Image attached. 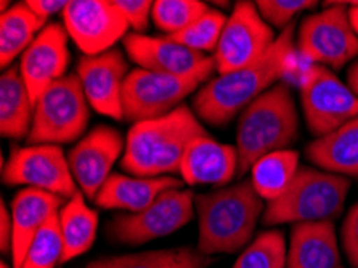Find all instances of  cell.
<instances>
[{
  "label": "cell",
  "mask_w": 358,
  "mask_h": 268,
  "mask_svg": "<svg viewBox=\"0 0 358 268\" xmlns=\"http://www.w3.org/2000/svg\"><path fill=\"white\" fill-rule=\"evenodd\" d=\"M294 23L280 32L272 48L246 68L208 82L193 98L194 113L210 125L229 124L238 113L281 80L294 58Z\"/></svg>",
  "instance_id": "obj_1"
},
{
  "label": "cell",
  "mask_w": 358,
  "mask_h": 268,
  "mask_svg": "<svg viewBox=\"0 0 358 268\" xmlns=\"http://www.w3.org/2000/svg\"><path fill=\"white\" fill-rule=\"evenodd\" d=\"M208 135L192 109L180 105L166 116L132 125L121 167L134 177L143 178L180 174L189 143Z\"/></svg>",
  "instance_id": "obj_2"
},
{
  "label": "cell",
  "mask_w": 358,
  "mask_h": 268,
  "mask_svg": "<svg viewBox=\"0 0 358 268\" xmlns=\"http://www.w3.org/2000/svg\"><path fill=\"white\" fill-rule=\"evenodd\" d=\"M199 220L198 251L204 255L235 254L252 239L264 199L251 180L194 198Z\"/></svg>",
  "instance_id": "obj_3"
},
{
  "label": "cell",
  "mask_w": 358,
  "mask_h": 268,
  "mask_svg": "<svg viewBox=\"0 0 358 268\" xmlns=\"http://www.w3.org/2000/svg\"><path fill=\"white\" fill-rule=\"evenodd\" d=\"M297 136L299 118L291 87L278 82L241 113L236 127L238 175L251 171L254 164L268 153L287 150Z\"/></svg>",
  "instance_id": "obj_4"
},
{
  "label": "cell",
  "mask_w": 358,
  "mask_h": 268,
  "mask_svg": "<svg viewBox=\"0 0 358 268\" xmlns=\"http://www.w3.org/2000/svg\"><path fill=\"white\" fill-rule=\"evenodd\" d=\"M350 180L312 167H299L291 187L281 198L268 202L264 211L265 225L327 222L344 209Z\"/></svg>",
  "instance_id": "obj_5"
},
{
  "label": "cell",
  "mask_w": 358,
  "mask_h": 268,
  "mask_svg": "<svg viewBox=\"0 0 358 268\" xmlns=\"http://www.w3.org/2000/svg\"><path fill=\"white\" fill-rule=\"evenodd\" d=\"M78 74L57 80L34 105L29 145H64L83 136L90 119L89 105Z\"/></svg>",
  "instance_id": "obj_6"
},
{
  "label": "cell",
  "mask_w": 358,
  "mask_h": 268,
  "mask_svg": "<svg viewBox=\"0 0 358 268\" xmlns=\"http://www.w3.org/2000/svg\"><path fill=\"white\" fill-rule=\"evenodd\" d=\"M210 74V71H204L187 78H178L142 68L132 69L122 89L124 119L138 124L166 116L180 106L182 101L192 95Z\"/></svg>",
  "instance_id": "obj_7"
},
{
  "label": "cell",
  "mask_w": 358,
  "mask_h": 268,
  "mask_svg": "<svg viewBox=\"0 0 358 268\" xmlns=\"http://www.w3.org/2000/svg\"><path fill=\"white\" fill-rule=\"evenodd\" d=\"M327 5L320 13L303 16L297 32V50L320 66L341 69L358 57V36L350 26L345 2Z\"/></svg>",
  "instance_id": "obj_8"
},
{
  "label": "cell",
  "mask_w": 358,
  "mask_h": 268,
  "mask_svg": "<svg viewBox=\"0 0 358 268\" xmlns=\"http://www.w3.org/2000/svg\"><path fill=\"white\" fill-rule=\"evenodd\" d=\"M301 103L307 127L317 139L358 118V97L333 71L312 64L301 79Z\"/></svg>",
  "instance_id": "obj_9"
},
{
  "label": "cell",
  "mask_w": 358,
  "mask_h": 268,
  "mask_svg": "<svg viewBox=\"0 0 358 268\" xmlns=\"http://www.w3.org/2000/svg\"><path fill=\"white\" fill-rule=\"evenodd\" d=\"M194 195L192 190L172 188L158 196L153 204L138 214H119L108 225V234L117 243L145 244L167 237L194 216Z\"/></svg>",
  "instance_id": "obj_10"
},
{
  "label": "cell",
  "mask_w": 358,
  "mask_h": 268,
  "mask_svg": "<svg viewBox=\"0 0 358 268\" xmlns=\"http://www.w3.org/2000/svg\"><path fill=\"white\" fill-rule=\"evenodd\" d=\"M275 41L272 26L260 16L256 2H236L215 48L217 73L224 76L256 63L272 48Z\"/></svg>",
  "instance_id": "obj_11"
},
{
  "label": "cell",
  "mask_w": 358,
  "mask_h": 268,
  "mask_svg": "<svg viewBox=\"0 0 358 268\" xmlns=\"http://www.w3.org/2000/svg\"><path fill=\"white\" fill-rule=\"evenodd\" d=\"M5 185H26L47 193L71 199L78 193L69 162L58 145H31L12 148L2 166Z\"/></svg>",
  "instance_id": "obj_12"
},
{
  "label": "cell",
  "mask_w": 358,
  "mask_h": 268,
  "mask_svg": "<svg viewBox=\"0 0 358 268\" xmlns=\"http://www.w3.org/2000/svg\"><path fill=\"white\" fill-rule=\"evenodd\" d=\"M68 34L87 57L111 50L127 36L129 23L115 3L106 0H73L63 12Z\"/></svg>",
  "instance_id": "obj_13"
},
{
  "label": "cell",
  "mask_w": 358,
  "mask_h": 268,
  "mask_svg": "<svg viewBox=\"0 0 358 268\" xmlns=\"http://www.w3.org/2000/svg\"><path fill=\"white\" fill-rule=\"evenodd\" d=\"M122 150L121 132L108 125H99L90 130L71 148L68 162L84 196L95 201L103 185L111 177V169Z\"/></svg>",
  "instance_id": "obj_14"
},
{
  "label": "cell",
  "mask_w": 358,
  "mask_h": 268,
  "mask_svg": "<svg viewBox=\"0 0 358 268\" xmlns=\"http://www.w3.org/2000/svg\"><path fill=\"white\" fill-rule=\"evenodd\" d=\"M124 48L138 68L153 73L187 78L204 71H215L214 57L192 50L169 36L151 37L132 32L124 37Z\"/></svg>",
  "instance_id": "obj_15"
},
{
  "label": "cell",
  "mask_w": 358,
  "mask_h": 268,
  "mask_svg": "<svg viewBox=\"0 0 358 268\" xmlns=\"http://www.w3.org/2000/svg\"><path fill=\"white\" fill-rule=\"evenodd\" d=\"M129 73L126 58L116 48L94 57L84 55L76 71L89 105L96 113L116 121L124 119L122 89Z\"/></svg>",
  "instance_id": "obj_16"
},
{
  "label": "cell",
  "mask_w": 358,
  "mask_h": 268,
  "mask_svg": "<svg viewBox=\"0 0 358 268\" xmlns=\"http://www.w3.org/2000/svg\"><path fill=\"white\" fill-rule=\"evenodd\" d=\"M68 31L59 23L47 24L23 53L20 62L21 76L28 87L32 105L64 78L69 66Z\"/></svg>",
  "instance_id": "obj_17"
},
{
  "label": "cell",
  "mask_w": 358,
  "mask_h": 268,
  "mask_svg": "<svg viewBox=\"0 0 358 268\" xmlns=\"http://www.w3.org/2000/svg\"><path fill=\"white\" fill-rule=\"evenodd\" d=\"M64 198L37 188H23L12 201V268L23 267L28 249L41 228L57 216L64 206Z\"/></svg>",
  "instance_id": "obj_18"
},
{
  "label": "cell",
  "mask_w": 358,
  "mask_h": 268,
  "mask_svg": "<svg viewBox=\"0 0 358 268\" xmlns=\"http://www.w3.org/2000/svg\"><path fill=\"white\" fill-rule=\"evenodd\" d=\"M238 166L236 146L219 143L208 135L189 143L180 175L188 185H227L238 174Z\"/></svg>",
  "instance_id": "obj_19"
},
{
  "label": "cell",
  "mask_w": 358,
  "mask_h": 268,
  "mask_svg": "<svg viewBox=\"0 0 358 268\" xmlns=\"http://www.w3.org/2000/svg\"><path fill=\"white\" fill-rule=\"evenodd\" d=\"M339 262L333 222L296 223L292 227L286 268H339Z\"/></svg>",
  "instance_id": "obj_20"
},
{
  "label": "cell",
  "mask_w": 358,
  "mask_h": 268,
  "mask_svg": "<svg viewBox=\"0 0 358 268\" xmlns=\"http://www.w3.org/2000/svg\"><path fill=\"white\" fill-rule=\"evenodd\" d=\"M172 188H182L180 180L173 177L143 178L111 174L94 202L101 209H117L138 214L153 204L161 193Z\"/></svg>",
  "instance_id": "obj_21"
},
{
  "label": "cell",
  "mask_w": 358,
  "mask_h": 268,
  "mask_svg": "<svg viewBox=\"0 0 358 268\" xmlns=\"http://www.w3.org/2000/svg\"><path fill=\"white\" fill-rule=\"evenodd\" d=\"M308 161L322 171L358 177V118L307 146Z\"/></svg>",
  "instance_id": "obj_22"
},
{
  "label": "cell",
  "mask_w": 358,
  "mask_h": 268,
  "mask_svg": "<svg viewBox=\"0 0 358 268\" xmlns=\"http://www.w3.org/2000/svg\"><path fill=\"white\" fill-rule=\"evenodd\" d=\"M34 105L20 68L10 66L0 78V132L5 139H28Z\"/></svg>",
  "instance_id": "obj_23"
},
{
  "label": "cell",
  "mask_w": 358,
  "mask_h": 268,
  "mask_svg": "<svg viewBox=\"0 0 358 268\" xmlns=\"http://www.w3.org/2000/svg\"><path fill=\"white\" fill-rule=\"evenodd\" d=\"M58 222L64 248L62 264H66L92 248L99 230V214L87 206L83 191H78L59 209Z\"/></svg>",
  "instance_id": "obj_24"
},
{
  "label": "cell",
  "mask_w": 358,
  "mask_h": 268,
  "mask_svg": "<svg viewBox=\"0 0 358 268\" xmlns=\"http://www.w3.org/2000/svg\"><path fill=\"white\" fill-rule=\"evenodd\" d=\"M45 26L47 21L32 12L26 2L16 3L2 13L0 16V64L3 71L12 66L16 57L28 50V47Z\"/></svg>",
  "instance_id": "obj_25"
},
{
  "label": "cell",
  "mask_w": 358,
  "mask_h": 268,
  "mask_svg": "<svg viewBox=\"0 0 358 268\" xmlns=\"http://www.w3.org/2000/svg\"><path fill=\"white\" fill-rule=\"evenodd\" d=\"M214 259L192 248H172L162 251L103 257L84 268H209Z\"/></svg>",
  "instance_id": "obj_26"
},
{
  "label": "cell",
  "mask_w": 358,
  "mask_h": 268,
  "mask_svg": "<svg viewBox=\"0 0 358 268\" xmlns=\"http://www.w3.org/2000/svg\"><path fill=\"white\" fill-rule=\"evenodd\" d=\"M299 167V153L294 150L268 153L252 166L251 182L260 198L272 202L286 193Z\"/></svg>",
  "instance_id": "obj_27"
},
{
  "label": "cell",
  "mask_w": 358,
  "mask_h": 268,
  "mask_svg": "<svg viewBox=\"0 0 358 268\" xmlns=\"http://www.w3.org/2000/svg\"><path fill=\"white\" fill-rule=\"evenodd\" d=\"M287 249L280 230L260 233L238 257L233 268H286Z\"/></svg>",
  "instance_id": "obj_28"
},
{
  "label": "cell",
  "mask_w": 358,
  "mask_h": 268,
  "mask_svg": "<svg viewBox=\"0 0 358 268\" xmlns=\"http://www.w3.org/2000/svg\"><path fill=\"white\" fill-rule=\"evenodd\" d=\"M206 12H209L208 3L199 0H158L151 16L161 31L173 36L192 26Z\"/></svg>",
  "instance_id": "obj_29"
},
{
  "label": "cell",
  "mask_w": 358,
  "mask_h": 268,
  "mask_svg": "<svg viewBox=\"0 0 358 268\" xmlns=\"http://www.w3.org/2000/svg\"><path fill=\"white\" fill-rule=\"evenodd\" d=\"M63 238L58 214L53 216L36 234L21 268H55L63 260Z\"/></svg>",
  "instance_id": "obj_30"
},
{
  "label": "cell",
  "mask_w": 358,
  "mask_h": 268,
  "mask_svg": "<svg viewBox=\"0 0 358 268\" xmlns=\"http://www.w3.org/2000/svg\"><path fill=\"white\" fill-rule=\"evenodd\" d=\"M227 20L229 18L222 12L209 8V12H206L192 26L169 37L182 43V45L201 53L215 50L217 45H219L222 32H224Z\"/></svg>",
  "instance_id": "obj_31"
},
{
  "label": "cell",
  "mask_w": 358,
  "mask_h": 268,
  "mask_svg": "<svg viewBox=\"0 0 358 268\" xmlns=\"http://www.w3.org/2000/svg\"><path fill=\"white\" fill-rule=\"evenodd\" d=\"M257 10L262 18L275 27L286 29L294 23V16L303 10L317 7L315 0H257Z\"/></svg>",
  "instance_id": "obj_32"
},
{
  "label": "cell",
  "mask_w": 358,
  "mask_h": 268,
  "mask_svg": "<svg viewBox=\"0 0 358 268\" xmlns=\"http://www.w3.org/2000/svg\"><path fill=\"white\" fill-rule=\"evenodd\" d=\"M113 3L121 10L129 26L134 31H137V34H142L143 31H146L155 2H150V0H115Z\"/></svg>",
  "instance_id": "obj_33"
},
{
  "label": "cell",
  "mask_w": 358,
  "mask_h": 268,
  "mask_svg": "<svg viewBox=\"0 0 358 268\" xmlns=\"http://www.w3.org/2000/svg\"><path fill=\"white\" fill-rule=\"evenodd\" d=\"M341 241L352 268H358V202L347 212L341 230Z\"/></svg>",
  "instance_id": "obj_34"
},
{
  "label": "cell",
  "mask_w": 358,
  "mask_h": 268,
  "mask_svg": "<svg viewBox=\"0 0 358 268\" xmlns=\"http://www.w3.org/2000/svg\"><path fill=\"white\" fill-rule=\"evenodd\" d=\"M12 241H13L12 212L7 209L5 201H2V206H0V249H2V254L12 253Z\"/></svg>",
  "instance_id": "obj_35"
},
{
  "label": "cell",
  "mask_w": 358,
  "mask_h": 268,
  "mask_svg": "<svg viewBox=\"0 0 358 268\" xmlns=\"http://www.w3.org/2000/svg\"><path fill=\"white\" fill-rule=\"evenodd\" d=\"M26 5L42 20L50 18L57 13H63L68 7V2L64 0H26Z\"/></svg>",
  "instance_id": "obj_36"
},
{
  "label": "cell",
  "mask_w": 358,
  "mask_h": 268,
  "mask_svg": "<svg viewBox=\"0 0 358 268\" xmlns=\"http://www.w3.org/2000/svg\"><path fill=\"white\" fill-rule=\"evenodd\" d=\"M347 85L358 97V59L347 71Z\"/></svg>",
  "instance_id": "obj_37"
},
{
  "label": "cell",
  "mask_w": 358,
  "mask_h": 268,
  "mask_svg": "<svg viewBox=\"0 0 358 268\" xmlns=\"http://www.w3.org/2000/svg\"><path fill=\"white\" fill-rule=\"evenodd\" d=\"M349 21L352 29L355 31V34L358 36V2H352L349 7Z\"/></svg>",
  "instance_id": "obj_38"
},
{
  "label": "cell",
  "mask_w": 358,
  "mask_h": 268,
  "mask_svg": "<svg viewBox=\"0 0 358 268\" xmlns=\"http://www.w3.org/2000/svg\"><path fill=\"white\" fill-rule=\"evenodd\" d=\"M0 268H10V267L5 264V262H2V264H0Z\"/></svg>",
  "instance_id": "obj_39"
},
{
  "label": "cell",
  "mask_w": 358,
  "mask_h": 268,
  "mask_svg": "<svg viewBox=\"0 0 358 268\" xmlns=\"http://www.w3.org/2000/svg\"><path fill=\"white\" fill-rule=\"evenodd\" d=\"M339 268H343V267H339Z\"/></svg>",
  "instance_id": "obj_40"
}]
</instances>
